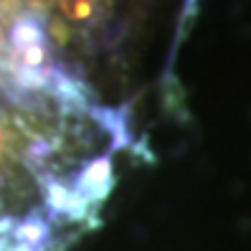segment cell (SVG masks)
Instances as JSON below:
<instances>
[{"instance_id": "6da1fadb", "label": "cell", "mask_w": 251, "mask_h": 251, "mask_svg": "<svg viewBox=\"0 0 251 251\" xmlns=\"http://www.w3.org/2000/svg\"><path fill=\"white\" fill-rule=\"evenodd\" d=\"M58 5V13H61V18L71 25H81V23H89L94 21L97 16V0H56Z\"/></svg>"}]
</instances>
